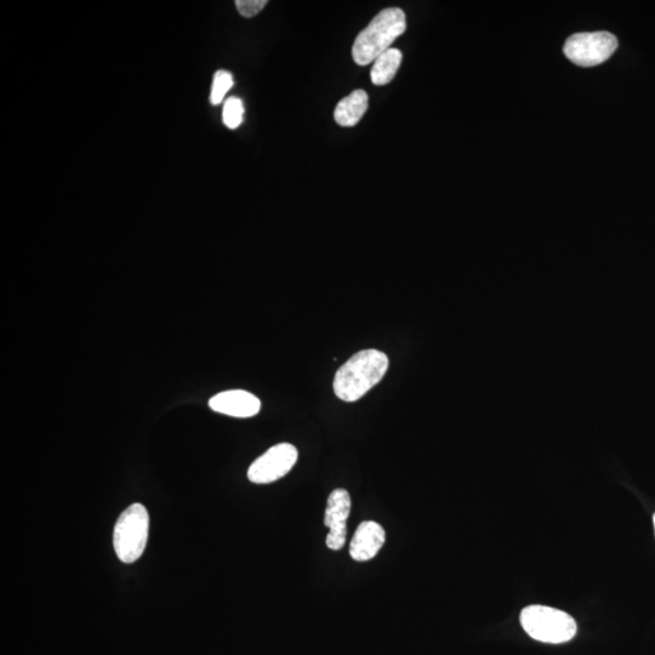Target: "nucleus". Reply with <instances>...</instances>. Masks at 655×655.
I'll use <instances>...</instances> for the list:
<instances>
[{
  "instance_id": "obj_1",
  "label": "nucleus",
  "mask_w": 655,
  "mask_h": 655,
  "mask_svg": "<svg viewBox=\"0 0 655 655\" xmlns=\"http://www.w3.org/2000/svg\"><path fill=\"white\" fill-rule=\"evenodd\" d=\"M389 357L379 350H363L353 355L335 374V395L345 402H356L384 379Z\"/></svg>"
},
{
  "instance_id": "obj_2",
  "label": "nucleus",
  "mask_w": 655,
  "mask_h": 655,
  "mask_svg": "<svg viewBox=\"0 0 655 655\" xmlns=\"http://www.w3.org/2000/svg\"><path fill=\"white\" fill-rule=\"evenodd\" d=\"M407 30L406 14L400 8H387L374 17L370 24L358 34L352 47V58L357 65L373 64L381 54L391 49Z\"/></svg>"
},
{
  "instance_id": "obj_3",
  "label": "nucleus",
  "mask_w": 655,
  "mask_h": 655,
  "mask_svg": "<svg viewBox=\"0 0 655 655\" xmlns=\"http://www.w3.org/2000/svg\"><path fill=\"white\" fill-rule=\"evenodd\" d=\"M521 625L533 640L560 645L574 639L577 623L566 612L546 606H529L521 612Z\"/></svg>"
},
{
  "instance_id": "obj_4",
  "label": "nucleus",
  "mask_w": 655,
  "mask_h": 655,
  "mask_svg": "<svg viewBox=\"0 0 655 655\" xmlns=\"http://www.w3.org/2000/svg\"><path fill=\"white\" fill-rule=\"evenodd\" d=\"M148 532H150V516L144 505L136 503L125 509L118 517L113 546L119 561L134 563L144 555Z\"/></svg>"
},
{
  "instance_id": "obj_5",
  "label": "nucleus",
  "mask_w": 655,
  "mask_h": 655,
  "mask_svg": "<svg viewBox=\"0 0 655 655\" xmlns=\"http://www.w3.org/2000/svg\"><path fill=\"white\" fill-rule=\"evenodd\" d=\"M617 48L618 39L612 33H577L567 39L565 54L575 65L594 67L611 58Z\"/></svg>"
},
{
  "instance_id": "obj_6",
  "label": "nucleus",
  "mask_w": 655,
  "mask_h": 655,
  "mask_svg": "<svg viewBox=\"0 0 655 655\" xmlns=\"http://www.w3.org/2000/svg\"><path fill=\"white\" fill-rule=\"evenodd\" d=\"M298 458V449L293 444H277L250 465L248 478L256 484L276 482L289 474Z\"/></svg>"
},
{
  "instance_id": "obj_7",
  "label": "nucleus",
  "mask_w": 655,
  "mask_h": 655,
  "mask_svg": "<svg viewBox=\"0 0 655 655\" xmlns=\"http://www.w3.org/2000/svg\"><path fill=\"white\" fill-rule=\"evenodd\" d=\"M351 512V498L345 489H335L329 495L324 524L329 528L326 540L330 550L339 551L344 548L347 535V520Z\"/></svg>"
},
{
  "instance_id": "obj_8",
  "label": "nucleus",
  "mask_w": 655,
  "mask_h": 655,
  "mask_svg": "<svg viewBox=\"0 0 655 655\" xmlns=\"http://www.w3.org/2000/svg\"><path fill=\"white\" fill-rule=\"evenodd\" d=\"M209 407L216 413L233 418H252L261 409V402L253 393L231 390L218 393L209 401Z\"/></svg>"
},
{
  "instance_id": "obj_9",
  "label": "nucleus",
  "mask_w": 655,
  "mask_h": 655,
  "mask_svg": "<svg viewBox=\"0 0 655 655\" xmlns=\"http://www.w3.org/2000/svg\"><path fill=\"white\" fill-rule=\"evenodd\" d=\"M386 541L385 529L379 523L366 521L360 524L350 544L352 560L367 562L378 555Z\"/></svg>"
},
{
  "instance_id": "obj_10",
  "label": "nucleus",
  "mask_w": 655,
  "mask_h": 655,
  "mask_svg": "<svg viewBox=\"0 0 655 655\" xmlns=\"http://www.w3.org/2000/svg\"><path fill=\"white\" fill-rule=\"evenodd\" d=\"M368 94L364 90H355L341 100L335 108V122L341 127L350 128L361 121L368 110Z\"/></svg>"
},
{
  "instance_id": "obj_11",
  "label": "nucleus",
  "mask_w": 655,
  "mask_h": 655,
  "mask_svg": "<svg viewBox=\"0 0 655 655\" xmlns=\"http://www.w3.org/2000/svg\"><path fill=\"white\" fill-rule=\"evenodd\" d=\"M401 62L402 53L400 50L396 48L386 50L373 62L372 72H370L373 84L378 85V87L389 84L395 78Z\"/></svg>"
},
{
  "instance_id": "obj_12",
  "label": "nucleus",
  "mask_w": 655,
  "mask_h": 655,
  "mask_svg": "<svg viewBox=\"0 0 655 655\" xmlns=\"http://www.w3.org/2000/svg\"><path fill=\"white\" fill-rule=\"evenodd\" d=\"M244 117V106L241 99L232 96L225 102L222 119L227 128L235 130L242 124Z\"/></svg>"
},
{
  "instance_id": "obj_13",
  "label": "nucleus",
  "mask_w": 655,
  "mask_h": 655,
  "mask_svg": "<svg viewBox=\"0 0 655 655\" xmlns=\"http://www.w3.org/2000/svg\"><path fill=\"white\" fill-rule=\"evenodd\" d=\"M232 87L233 77L230 72L224 70L216 72L212 85V94H210V102H212V105H220L222 100L225 99L227 91Z\"/></svg>"
},
{
  "instance_id": "obj_14",
  "label": "nucleus",
  "mask_w": 655,
  "mask_h": 655,
  "mask_svg": "<svg viewBox=\"0 0 655 655\" xmlns=\"http://www.w3.org/2000/svg\"><path fill=\"white\" fill-rule=\"evenodd\" d=\"M266 0H237L236 8L243 17H253L266 7Z\"/></svg>"
},
{
  "instance_id": "obj_15",
  "label": "nucleus",
  "mask_w": 655,
  "mask_h": 655,
  "mask_svg": "<svg viewBox=\"0 0 655 655\" xmlns=\"http://www.w3.org/2000/svg\"><path fill=\"white\" fill-rule=\"evenodd\" d=\"M653 522H654V529H655V514H654V517H653Z\"/></svg>"
}]
</instances>
